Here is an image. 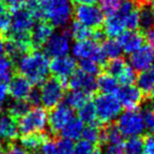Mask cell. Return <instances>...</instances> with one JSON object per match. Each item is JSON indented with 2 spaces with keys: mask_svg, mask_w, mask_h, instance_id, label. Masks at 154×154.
<instances>
[{
  "mask_svg": "<svg viewBox=\"0 0 154 154\" xmlns=\"http://www.w3.org/2000/svg\"><path fill=\"white\" fill-rule=\"evenodd\" d=\"M143 41L145 37L143 33L136 30H126L118 36V43L122 51L130 55L143 47Z\"/></svg>",
  "mask_w": 154,
  "mask_h": 154,
  "instance_id": "obj_16",
  "label": "cell"
},
{
  "mask_svg": "<svg viewBox=\"0 0 154 154\" xmlns=\"http://www.w3.org/2000/svg\"><path fill=\"white\" fill-rule=\"evenodd\" d=\"M124 154H143V139L140 136L128 138L124 143Z\"/></svg>",
  "mask_w": 154,
  "mask_h": 154,
  "instance_id": "obj_34",
  "label": "cell"
},
{
  "mask_svg": "<svg viewBox=\"0 0 154 154\" xmlns=\"http://www.w3.org/2000/svg\"><path fill=\"white\" fill-rule=\"evenodd\" d=\"M55 143H56V151H57V154L75 153V143L71 139L61 137V138L57 139Z\"/></svg>",
  "mask_w": 154,
  "mask_h": 154,
  "instance_id": "obj_35",
  "label": "cell"
},
{
  "mask_svg": "<svg viewBox=\"0 0 154 154\" xmlns=\"http://www.w3.org/2000/svg\"><path fill=\"white\" fill-rule=\"evenodd\" d=\"M71 50V37L68 30L58 33H53L48 42L45 45V55L53 58L68 55Z\"/></svg>",
  "mask_w": 154,
  "mask_h": 154,
  "instance_id": "obj_10",
  "label": "cell"
},
{
  "mask_svg": "<svg viewBox=\"0 0 154 154\" xmlns=\"http://www.w3.org/2000/svg\"><path fill=\"white\" fill-rule=\"evenodd\" d=\"M115 96L117 97L118 101L122 107L130 110H136L143 103V96L141 92L137 87L130 85V86H122L118 88L116 91Z\"/></svg>",
  "mask_w": 154,
  "mask_h": 154,
  "instance_id": "obj_14",
  "label": "cell"
},
{
  "mask_svg": "<svg viewBox=\"0 0 154 154\" xmlns=\"http://www.w3.org/2000/svg\"><path fill=\"white\" fill-rule=\"evenodd\" d=\"M130 66L135 72H145L150 70L154 61V50L149 45H143L130 55Z\"/></svg>",
  "mask_w": 154,
  "mask_h": 154,
  "instance_id": "obj_15",
  "label": "cell"
},
{
  "mask_svg": "<svg viewBox=\"0 0 154 154\" xmlns=\"http://www.w3.org/2000/svg\"><path fill=\"white\" fill-rule=\"evenodd\" d=\"M48 139L47 134L43 133H37V134H30V135H23L20 139V146L23 147L26 151H36L39 150L42 145Z\"/></svg>",
  "mask_w": 154,
  "mask_h": 154,
  "instance_id": "obj_23",
  "label": "cell"
},
{
  "mask_svg": "<svg viewBox=\"0 0 154 154\" xmlns=\"http://www.w3.org/2000/svg\"><path fill=\"white\" fill-rule=\"evenodd\" d=\"M78 115H79L78 118H79L84 124H88V125L97 124V115H96V111H95V107H94L93 101L89 100L86 105L82 106L79 109Z\"/></svg>",
  "mask_w": 154,
  "mask_h": 154,
  "instance_id": "obj_28",
  "label": "cell"
},
{
  "mask_svg": "<svg viewBox=\"0 0 154 154\" xmlns=\"http://www.w3.org/2000/svg\"><path fill=\"white\" fill-rule=\"evenodd\" d=\"M5 154H29V152L20 145L12 143H10L9 147L5 149Z\"/></svg>",
  "mask_w": 154,
  "mask_h": 154,
  "instance_id": "obj_44",
  "label": "cell"
},
{
  "mask_svg": "<svg viewBox=\"0 0 154 154\" xmlns=\"http://www.w3.org/2000/svg\"><path fill=\"white\" fill-rule=\"evenodd\" d=\"M91 154H103V152H101V151H100V150H99V149H95L94 151H93V152H92V153H91Z\"/></svg>",
  "mask_w": 154,
  "mask_h": 154,
  "instance_id": "obj_54",
  "label": "cell"
},
{
  "mask_svg": "<svg viewBox=\"0 0 154 154\" xmlns=\"http://www.w3.org/2000/svg\"><path fill=\"white\" fill-rule=\"evenodd\" d=\"M26 103L30 106H34V107H38L39 103H41L40 101V94H39V90L36 89H33L32 92L30 93L28 99H26Z\"/></svg>",
  "mask_w": 154,
  "mask_h": 154,
  "instance_id": "obj_45",
  "label": "cell"
},
{
  "mask_svg": "<svg viewBox=\"0 0 154 154\" xmlns=\"http://www.w3.org/2000/svg\"><path fill=\"white\" fill-rule=\"evenodd\" d=\"M11 26V14L7 11L5 5L0 2V33L7 34Z\"/></svg>",
  "mask_w": 154,
  "mask_h": 154,
  "instance_id": "obj_38",
  "label": "cell"
},
{
  "mask_svg": "<svg viewBox=\"0 0 154 154\" xmlns=\"http://www.w3.org/2000/svg\"><path fill=\"white\" fill-rule=\"evenodd\" d=\"M9 95V88L5 82H0V105H3Z\"/></svg>",
  "mask_w": 154,
  "mask_h": 154,
  "instance_id": "obj_47",
  "label": "cell"
},
{
  "mask_svg": "<svg viewBox=\"0 0 154 154\" xmlns=\"http://www.w3.org/2000/svg\"><path fill=\"white\" fill-rule=\"evenodd\" d=\"M90 95L86 94L82 91L72 90L66 95V105L71 109H78L79 110L82 106H85L89 101Z\"/></svg>",
  "mask_w": 154,
  "mask_h": 154,
  "instance_id": "obj_27",
  "label": "cell"
},
{
  "mask_svg": "<svg viewBox=\"0 0 154 154\" xmlns=\"http://www.w3.org/2000/svg\"><path fill=\"white\" fill-rule=\"evenodd\" d=\"M19 75L32 85H41L50 73V60L45 53L30 51L19 58L15 63Z\"/></svg>",
  "mask_w": 154,
  "mask_h": 154,
  "instance_id": "obj_1",
  "label": "cell"
},
{
  "mask_svg": "<svg viewBox=\"0 0 154 154\" xmlns=\"http://www.w3.org/2000/svg\"><path fill=\"white\" fill-rule=\"evenodd\" d=\"M143 154H154V134H149L143 139Z\"/></svg>",
  "mask_w": 154,
  "mask_h": 154,
  "instance_id": "obj_42",
  "label": "cell"
},
{
  "mask_svg": "<svg viewBox=\"0 0 154 154\" xmlns=\"http://www.w3.org/2000/svg\"><path fill=\"white\" fill-rule=\"evenodd\" d=\"M137 88L143 96L148 98H154V70H148L141 72L136 78Z\"/></svg>",
  "mask_w": 154,
  "mask_h": 154,
  "instance_id": "obj_21",
  "label": "cell"
},
{
  "mask_svg": "<svg viewBox=\"0 0 154 154\" xmlns=\"http://www.w3.org/2000/svg\"><path fill=\"white\" fill-rule=\"evenodd\" d=\"M126 30V23H125L124 18L117 13L108 16L107 19L103 21V33L106 36L112 39L114 37H118Z\"/></svg>",
  "mask_w": 154,
  "mask_h": 154,
  "instance_id": "obj_20",
  "label": "cell"
},
{
  "mask_svg": "<svg viewBox=\"0 0 154 154\" xmlns=\"http://www.w3.org/2000/svg\"><path fill=\"white\" fill-rule=\"evenodd\" d=\"M124 0H100V9L108 16L113 15L119 10Z\"/></svg>",
  "mask_w": 154,
  "mask_h": 154,
  "instance_id": "obj_37",
  "label": "cell"
},
{
  "mask_svg": "<svg viewBox=\"0 0 154 154\" xmlns=\"http://www.w3.org/2000/svg\"><path fill=\"white\" fill-rule=\"evenodd\" d=\"M9 82V95H11L14 100H26L34 89L32 84L19 74L15 75Z\"/></svg>",
  "mask_w": 154,
  "mask_h": 154,
  "instance_id": "obj_17",
  "label": "cell"
},
{
  "mask_svg": "<svg viewBox=\"0 0 154 154\" xmlns=\"http://www.w3.org/2000/svg\"><path fill=\"white\" fill-rule=\"evenodd\" d=\"M77 62L75 58L69 55L56 57L50 61V72L60 82L66 84L71 75L76 71Z\"/></svg>",
  "mask_w": 154,
  "mask_h": 154,
  "instance_id": "obj_12",
  "label": "cell"
},
{
  "mask_svg": "<svg viewBox=\"0 0 154 154\" xmlns=\"http://www.w3.org/2000/svg\"><path fill=\"white\" fill-rule=\"evenodd\" d=\"M40 151L43 154H57V151H56V143L48 138L45 140V143L42 145V147L40 148Z\"/></svg>",
  "mask_w": 154,
  "mask_h": 154,
  "instance_id": "obj_43",
  "label": "cell"
},
{
  "mask_svg": "<svg viewBox=\"0 0 154 154\" xmlns=\"http://www.w3.org/2000/svg\"><path fill=\"white\" fill-rule=\"evenodd\" d=\"M137 2H138L139 7H141V5H147V0H136Z\"/></svg>",
  "mask_w": 154,
  "mask_h": 154,
  "instance_id": "obj_53",
  "label": "cell"
},
{
  "mask_svg": "<svg viewBox=\"0 0 154 154\" xmlns=\"http://www.w3.org/2000/svg\"><path fill=\"white\" fill-rule=\"evenodd\" d=\"M31 154H43V153L40 151V150H36V151H33Z\"/></svg>",
  "mask_w": 154,
  "mask_h": 154,
  "instance_id": "obj_55",
  "label": "cell"
},
{
  "mask_svg": "<svg viewBox=\"0 0 154 154\" xmlns=\"http://www.w3.org/2000/svg\"><path fill=\"white\" fill-rule=\"evenodd\" d=\"M128 66L126 60H124L122 58H115V59H111L110 61H107L105 63V69L106 73L110 74L111 76H113L114 78H117L122 71L126 69V66Z\"/></svg>",
  "mask_w": 154,
  "mask_h": 154,
  "instance_id": "obj_32",
  "label": "cell"
},
{
  "mask_svg": "<svg viewBox=\"0 0 154 154\" xmlns=\"http://www.w3.org/2000/svg\"><path fill=\"white\" fill-rule=\"evenodd\" d=\"M64 82L59 79L52 77L47 78L41 84L39 94H40V101L45 108L53 109L56 106L60 105L66 95V88Z\"/></svg>",
  "mask_w": 154,
  "mask_h": 154,
  "instance_id": "obj_6",
  "label": "cell"
},
{
  "mask_svg": "<svg viewBox=\"0 0 154 154\" xmlns=\"http://www.w3.org/2000/svg\"><path fill=\"white\" fill-rule=\"evenodd\" d=\"M73 14L77 22L92 30L100 29L105 21V14L95 5H78Z\"/></svg>",
  "mask_w": 154,
  "mask_h": 154,
  "instance_id": "obj_8",
  "label": "cell"
},
{
  "mask_svg": "<svg viewBox=\"0 0 154 154\" xmlns=\"http://www.w3.org/2000/svg\"><path fill=\"white\" fill-rule=\"evenodd\" d=\"M17 125L22 135L43 133L48 126V113L43 108L34 107L19 118Z\"/></svg>",
  "mask_w": 154,
  "mask_h": 154,
  "instance_id": "obj_4",
  "label": "cell"
},
{
  "mask_svg": "<svg viewBox=\"0 0 154 154\" xmlns=\"http://www.w3.org/2000/svg\"><path fill=\"white\" fill-rule=\"evenodd\" d=\"M143 37H145L146 41L148 42L149 47L154 50V26L146 31V34L143 35Z\"/></svg>",
  "mask_w": 154,
  "mask_h": 154,
  "instance_id": "obj_48",
  "label": "cell"
},
{
  "mask_svg": "<svg viewBox=\"0 0 154 154\" xmlns=\"http://www.w3.org/2000/svg\"><path fill=\"white\" fill-rule=\"evenodd\" d=\"M15 62L8 56L0 58V82H9L15 76Z\"/></svg>",
  "mask_w": 154,
  "mask_h": 154,
  "instance_id": "obj_26",
  "label": "cell"
},
{
  "mask_svg": "<svg viewBox=\"0 0 154 154\" xmlns=\"http://www.w3.org/2000/svg\"><path fill=\"white\" fill-rule=\"evenodd\" d=\"M66 85H68L71 90L82 91L88 95H92L97 90L96 79L94 76L87 74L82 70L75 71L66 80Z\"/></svg>",
  "mask_w": 154,
  "mask_h": 154,
  "instance_id": "obj_13",
  "label": "cell"
},
{
  "mask_svg": "<svg viewBox=\"0 0 154 154\" xmlns=\"http://www.w3.org/2000/svg\"><path fill=\"white\" fill-rule=\"evenodd\" d=\"M147 2L149 3L150 10L154 13V0H147Z\"/></svg>",
  "mask_w": 154,
  "mask_h": 154,
  "instance_id": "obj_52",
  "label": "cell"
},
{
  "mask_svg": "<svg viewBox=\"0 0 154 154\" xmlns=\"http://www.w3.org/2000/svg\"><path fill=\"white\" fill-rule=\"evenodd\" d=\"M30 110V105L26 100H13L8 107V114L12 117L20 118Z\"/></svg>",
  "mask_w": 154,
  "mask_h": 154,
  "instance_id": "obj_33",
  "label": "cell"
},
{
  "mask_svg": "<svg viewBox=\"0 0 154 154\" xmlns=\"http://www.w3.org/2000/svg\"><path fill=\"white\" fill-rule=\"evenodd\" d=\"M0 2L5 5V9H10V10H15L18 8L22 7L24 3V0H0Z\"/></svg>",
  "mask_w": 154,
  "mask_h": 154,
  "instance_id": "obj_46",
  "label": "cell"
},
{
  "mask_svg": "<svg viewBox=\"0 0 154 154\" xmlns=\"http://www.w3.org/2000/svg\"><path fill=\"white\" fill-rule=\"evenodd\" d=\"M136 78L137 77L135 71L131 68L130 64H128L126 69L122 72V74L116 78V80H117V82H120L122 86H130V85H133Z\"/></svg>",
  "mask_w": 154,
  "mask_h": 154,
  "instance_id": "obj_36",
  "label": "cell"
},
{
  "mask_svg": "<svg viewBox=\"0 0 154 154\" xmlns=\"http://www.w3.org/2000/svg\"><path fill=\"white\" fill-rule=\"evenodd\" d=\"M72 53L76 58L79 60L89 59L93 60L96 63L105 64L106 58L105 54L103 52L101 47L98 45V42L92 40H84V41H76L72 47Z\"/></svg>",
  "mask_w": 154,
  "mask_h": 154,
  "instance_id": "obj_9",
  "label": "cell"
},
{
  "mask_svg": "<svg viewBox=\"0 0 154 154\" xmlns=\"http://www.w3.org/2000/svg\"><path fill=\"white\" fill-rule=\"evenodd\" d=\"M116 128L118 129L122 136L128 138L139 136L145 131L143 115L140 112L136 110L124 112L118 116Z\"/></svg>",
  "mask_w": 154,
  "mask_h": 154,
  "instance_id": "obj_7",
  "label": "cell"
},
{
  "mask_svg": "<svg viewBox=\"0 0 154 154\" xmlns=\"http://www.w3.org/2000/svg\"><path fill=\"white\" fill-rule=\"evenodd\" d=\"M95 150L94 145L89 141L82 139L75 143V153L74 154H91Z\"/></svg>",
  "mask_w": 154,
  "mask_h": 154,
  "instance_id": "obj_41",
  "label": "cell"
},
{
  "mask_svg": "<svg viewBox=\"0 0 154 154\" xmlns=\"http://www.w3.org/2000/svg\"><path fill=\"white\" fill-rule=\"evenodd\" d=\"M68 33L71 38L75 39L76 41H84L93 39L94 30L82 26L79 22L74 21L68 29Z\"/></svg>",
  "mask_w": 154,
  "mask_h": 154,
  "instance_id": "obj_25",
  "label": "cell"
},
{
  "mask_svg": "<svg viewBox=\"0 0 154 154\" xmlns=\"http://www.w3.org/2000/svg\"><path fill=\"white\" fill-rule=\"evenodd\" d=\"M153 68H154V61H153Z\"/></svg>",
  "mask_w": 154,
  "mask_h": 154,
  "instance_id": "obj_56",
  "label": "cell"
},
{
  "mask_svg": "<svg viewBox=\"0 0 154 154\" xmlns=\"http://www.w3.org/2000/svg\"><path fill=\"white\" fill-rule=\"evenodd\" d=\"M97 89L100 90L101 94H115L118 90V82L116 78L108 73H103L96 79Z\"/></svg>",
  "mask_w": 154,
  "mask_h": 154,
  "instance_id": "obj_24",
  "label": "cell"
},
{
  "mask_svg": "<svg viewBox=\"0 0 154 154\" xmlns=\"http://www.w3.org/2000/svg\"><path fill=\"white\" fill-rule=\"evenodd\" d=\"M79 66L82 72L87 73L89 75H94L98 74L99 70H100V66L98 63H96L93 60H89V59H84V60H79Z\"/></svg>",
  "mask_w": 154,
  "mask_h": 154,
  "instance_id": "obj_39",
  "label": "cell"
},
{
  "mask_svg": "<svg viewBox=\"0 0 154 154\" xmlns=\"http://www.w3.org/2000/svg\"><path fill=\"white\" fill-rule=\"evenodd\" d=\"M5 39H3V37L1 36V34H0V58L5 56Z\"/></svg>",
  "mask_w": 154,
  "mask_h": 154,
  "instance_id": "obj_50",
  "label": "cell"
},
{
  "mask_svg": "<svg viewBox=\"0 0 154 154\" xmlns=\"http://www.w3.org/2000/svg\"><path fill=\"white\" fill-rule=\"evenodd\" d=\"M124 141L122 143H103L105 154H124Z\"/></svg>",
  "mask_w": 154,
  "mask_h": 154,
  "instance_id": "obj_40",
  "label": "cell"
},
{
  "mask_svg": "<svg viewBox=\"0 0 154 154\" xmlns=\"http://www.w3.org/2000/svg\"><path fill=\"white\" fill-rule=\"evenodd\" d=\"M35 24V18L22 5L15 9L11 14V26L9 32L5 34V39L31 42L30 33Z\"/></svg>",
  "mask_w": 154,
  "mask_h": 154,
  "instance_id": "obj_3",
  "label": "cell"
},
{
  "mask_svg": "<svg viewBox=\"0 0 154 154\" xmlns=\"http://www.w3.org/2000/svg\"><path fill=\"white\" fill-rule=\"evenodd\" d=\"M41 18L52 26L63 28L73 15L71 0H39Z\"/></svg>",
  "mask_w": 154,
  "mask_h": 154,
  "instance_id": "obj_2",
  "label": "cell"
},
{
  "mask_svg": "<svg viewBox=\"0 0 154 154\" xmlns=\"http://www.w3.org/2000/svg\"><path fill=\"white\" fill-rule=\"evenodd\" d=\"M84 129H85L84 122L78 117H73L64 126V128L60 131V133H61L62 137H64V138L75 140V139H78L79 137H82Z\"/></svg>",
  "mask_w": 154,
  "mask_h": 154,
  "instance_id": "obj_22",
  "label": "cell"
},
{
  "mask_svg": "<svg viewBox=\"0 0 154 154\" xmlns=\"http://www.w3.org/2000/svg\"><path fill=\"white\" fill-rule=\"evenodd\" d=\"M138 19H139V26L143 30H149L154 26V13L145 5L139 7L138 11Z\"/></svg>",
  "mask_w": 154,
  "mask_h": 154,
  "instance_id": "obj_31",
  "label": "cell"
},
{
  "mask_svg": "<svg viewBox=\"0 0 154 154\" xmlns=\"http://www.w3.org/2000/svg\"><path fill=\"white\" fill-rule=\"evenodd\" d=\"M19 135L17 122L9 114H0V139L12 143Z\"/></svg>",
  "mask_w": 154,
  "mask_h": 154,
  "instance_id": "obj_19",
  "label": "cell"
},
{
  "mask_svg": "<svg viewBox=\"0 0 154 154\" xmlns=\"http://www.w3.org/2000/svg\"><path fill=\"white\" fill-rule=\"evenodd\" d=\"M101 49H103V52L105 54L106 58H110V59L119 58L122 53V48H120L118 41L114 40L112 38L108 39V40H103Z\"/></svg>",
  "mask_w": 154,
  "mask_h": 154,
  "instance_id": "obj_29",
  "label": "cell"
},
{
  "mask_svg": "<svg viewBox=\"0 0 154 154\" xmlns=\"http://www.w3.org/2000/svg\"><path fill=\"white\" fill-rule=\"evenodd\" d=\"M101 134H103V129L98 126V124L88 125V126L84 129L82 137L85 140L95 145V143H100Z\"/></svg>",
  "mask_w": 154,
  "mask_h": 154,
  "instance_id": "obj_30",
  "label": "cell"
},
{
  "mask_svg": "<svg viewBox=\"0 0 154 154\" xmlns=\"http://www.w3.org/2000/svg\"><path fill=\"white\" fill-rule=\"evenodd\" d=\"M5 146H3L2 140L0 139V154H5Z\"/></svg>",
  "mask_w": 154,
  "mask_h": 154,
  "instance_id": "obj_51",
  "label": "cell"
},
{
  "mask_svg": "<svg viewBox=\"0 0 154 154\" xmlns=\"http://www.w3.org/2000/svg\"><path fill=\"white\" fill-rule=\"evenodd\" d=\"M53 35V26L45 20H40L34 24L30 33V40L33 49L45 47L50 37Z\"/></svg>",
  "mask_w": 154,
  "mask_h": 154,
  "instance_id": "obj_18",
  "label": "cell"
},
{
  "mask_svg": "<svg viewBox=\"0 0 154 154\" xmlns=\"http://www.w3.org/2000/svg\"><path fill=\"white\" fill-rule=\"evenodd\" d=\"M74 117L73 110L66 103H60L48 114V125L52 133H59L66 124Z\"/></svg>",
  "mask_w": 154,
  "mask_h": 154,
  "instance_id": "obj_11",
  "label": "cell"
},
{
  "mask_svg": "<svg viewBox=\"0 0 154 154\" xmlns=\"http://www.w3.org/2000/svg\"><path fill=\"white\" fill-rule=\"evenodd\" d=\"M72 1L77 5H95L100 0H72Z\"/></svg>",
  "mask_w": 154,
  "mask_h": 154,
  "instance_id": "obj_49",
  "label": "cell"
},
{
  "mask_svg": "<svg viewBox=\"0 0 154 154\" xmlns=\"http://www.w3.org/2000/svg\"><path fill=\"white\" fill-rule=\"evenodd\" d=\"M97 120L103 124H111L117 119L122 112V105L114 94H100L93 101Z\"/></svg>",
  "mask_w": 154,
  "mask_h": 154,
  "instance_id": "obj_5",
  "label": "cell"
}]
</instances>
